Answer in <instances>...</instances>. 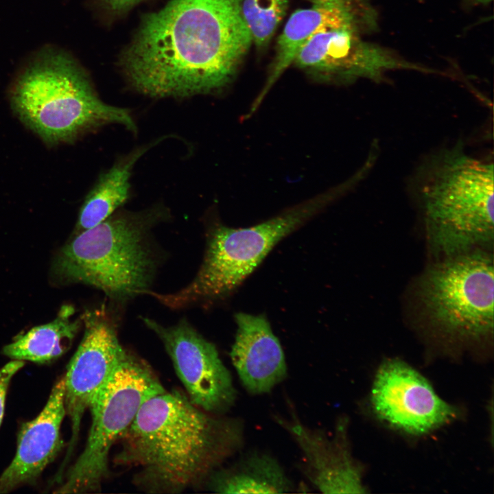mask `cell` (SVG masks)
<instances>
[{
	"label": "cell",
	"instance_id": "cell-1",
	"mask_svg": "<svg viewBox=\"0 0 494 494\" xmlns=\"http://www.w3.org/2000/svg\"><path fill=\"white\" fill-rule=\"evenodd\" d=\"M242 1L172 0L145 16L123 56L128 82L156 97H185L226 86L252 42Z\"/></svg>",
	"mask_w": 494,
	"mask_h": 494
},
{
	"label": "cell",
	"instance_id": "cell-2",
	"mask_svg": "<svg viewBox=\"0 0 494 494\" xmlns=\"http://www.w3.org/2000/svg\"><path fill=\"white\" fill-rule=\"evenodd\" d=\"M235 418L198 408L183 392L167 390L145 401L117 442L116 466L134 470L133 484L149 493L198 489L242 447Z\"/></svg>",
	"mask_w": 494,
	"mask_h": 494
},
{
	"label": "cell",
	"instance_id": "cell-3",
	"mask_svg": "<svg viewBox=\"0 0 494 494\" xmlns=\"http://www.w3.org/2000/svg\"><path fill=\"white\" fill-rule=\"evenodd\" d=\"M169 215L159 204L113 213L63 247L56 263L58 274L67 281L91 285L119 303L144 294L159 263L152 230Z\"/></svg>",
	"mask_w": 494,
	"mask_h": 494
},
{
	"label": "cell",
	"instance_id": "cell-4",
	"mask_svg": "<svg viewBox=\"0 0 494 494\" xmlns=\"http://www.w3.org/2000/svg\"><path fill=\"white\" fill-rule=\"evenodd\" d=\"M414 192L428 235L446 256L493 240V163L459 143L432 155L416 175Z\"/></svg>",
	"mask_w": 494,
	"mask_h": 494
},
{
	"label": "cell",
	"instance_id": "cell-5",
	"mask_svg": "<svg viewBox=\"0 0 494 494\" xmlns=\"http://www.w3.org/2000/svg\"><path fill=\"white\" fill-rule=\"evenodd\" d=\"M11 99L21 120L50 143L112 124L137 132L130 111L102 102L86 73L60 49L34 56L14 82Z\"/></svg>",
	"mask_w": 494,
	"mask_h": 494
},
{
	"label": "cell",
	"instance_id": "cell-6",
	"mask_svg": "<svg viewBox=\"0 0 494 494\" xmlns=\"http://www.w3.org/2000/svg\"><path fill=\"white\" fill-rule=\"evenodd\" d=\"M346 189V183L342 184L251 227L214 226L207 235L203 261L191 282L175 292L148 291L147 294L175 309L225 298L254 271L277 244Z\"/></svg>",
	"mask_w": 494,
	"mask_h": 494
},
{
	"label": "cell",
	"instance_id": "cell-7",
	"mask_svg": "<svg viewBox=\"0 0 494 494\" xmlns=\"http://www.w3.org/2000/svg\"><path fill=\"white\" fill-rule=\"evenodd\" d=\"M143 360L128 351L92 400L91 423L84 450L56 493L99 491L109 475L113 445L134 419L142 404L165 391Z\"/></svg>",
	"mask_w": 494,
	"mask_h": 494
},
{
	"label": "cell",
	"instance_id": "cell-8",
	"mask_svg": "<svg viewBox=\"0 0 494 494\" xmlns=\"http://www.w3.org/2000/svg\"><path fill=\"white\" fill-rule=\"evenodd\" d=\"M493 288L492 259L469 250L433 266L421 296L430 318L445 333L479 339L493 333Z\"/></svg>",
	"mask_w": 494,
	"mask_h": 494
},
{
	"label": "cell",
	"instance_id": "cell-9",
	"mask_svg": "<svg viewBox=\"0 0 494 494\" xmlns=\"http://www.w3.org/2000/svg\"><path fill=\"white\" fill-rule=\"evenodd\" d=\"M376 27L374 19L318 32L302 47L293 62L315 76L346 82L359 78L379 81L386 73L397 69L430 72L362 38Z\"/></svg>",
	"mask_w": 494,
	"mask_h": 494
},
{
	"label": "cell",
	"instance_id": "cell-10",
	"mask_svg": "<svg viewBox=\"0 0 494 494\" xmlns=\"http://www.w3.org/2000/svg\"><path fill=\"white\" fill-rule=\"evenodd\" d=\"M142 320L163 343L193 404L215 414H223L234 405L237 391L231 375L212 342L185 318L170 327L149 318Z\"/></svg>",
	"mask_w": 494,
	"mask_h": 494
},
{
	"label": "cell",
	"instance_id": "cell-11",
	"mask_svg": "<svg viewBox=\"0 0 494 494\" xmlns=\"http://www.w3.org/2000/svg\"><path fill=\"white\" fill-rule=\"evenodd\" d=\"M84 333L64 375L66 414L71 437L64 464L77 443L82 419L99 390L128 351L121 344L117 325L105 305L82 315Z\"/></svg>",
	"mask_w": 494,
	"mask_h": 494
},
{
	"label": "cell",
	"instance_id": "cell-12",
	"mask_svg": "<svg viewBox=\"0 0 494 494\" xmlns=\"http://www.w3.org/2000/svg\"><path fill=\"white\" fill-rule=\"evenodd\" d=\"M375 413L408 434H426L456 416V409L441 399L416 370L398 360L383 363L371 392Z\"/></svg>",
	"mask_w": 494,
	"mask_h": 494
},
{
	"label": "cell",
	"instance_id": "cell-13",
	"mask_svg": "<svg viewBox=\"0 0 494 494\" xmlns=\"http://www.w3.org/2000/svg\"><path fill=\"white\" fill-rule=\"evenodd\" d=\"M291 434L303 455L302 469L309 481L324 493H364L360 472L351 456L346 427L340 421L333 435L310 428L296 418H277Z\"/></svg>",
	"mask_w": 494,
	"mask_h": 494
},
{
	"label": "cell",
	"instance_id": "cell-14",
	"mask_svg": "<svg viewBox=\"0 0 494 494\" xmlns=\"http://www.w3.org/2000/svg\"><path fill=\"white\" fill-rule=\"evenodd\" d=\"M65 414L62 377L54 386L39 414L21 425L14 457L0 475V493L32 483L55 459L64 445L60 427Z\"/></svg>",
	"mask_w": 494,
	"mask_h": 494
},
{
	"label": "cell",
	"instance_id": "cell-15",
	"mask_svg": "<svg viewBox=\"0 0 494 494\" xmlns=\"http://www.w3.org/2000/svg\"><path fill=\"white\" fill-rule=\"evenodd\" d=\"M237 331L230 357L246 390L269 392L287 374L283 351L263 315L237 313Z\"/></svg>",
	"mask_w": 494,
	"mask_h": 494
},
{
	"label": "cell",
	"instance_id": "cell-16",
	"mask_svg": "<svg viewBox=\"0 0 494 494\" xmlns=\"http://www.w3.org/2000/svg\"><path fill=\"white\" fill-rule=\"evenodd\" d=\"M377 16L375 10L368 0H343L335 5L313 6L294 12L278 39L276 56L268 78L252 110H255L258 107L273 84L294 62L298 52L314 34L360 21L377 19Z\"/></svg>",
	"mask_w": 494,
	"mask_h": 494
},
{
	"label": "cell",
	"instance_id": "cell-17",
	"mask_svg": "<svg viewBox=\"0 0 494 494\" xmlns=\"http://www.w3.org/2000/svg\"><path fill=\"white\" fill-rule=\"evenodd\" d=\"M206 486L219 493H280L293 489L279 462L257 451L242 455L226 468H218Z\"/></svg>",
	"mask_w": 494,
	"mask_h": 494
},
{
	"label": "cell",
	"instance_id": "cell-18",
	"mask_svg": "<svg viewBox=\"0 0 494 494\" xmlns=\"http://www.w3.org/2000/svg\"><path fill=\"white\" fill-rule=\"evenodd\" d=\"M156 143L133 150L100 175L81 207L76 234L99 224L125 204L130 197V178L135 163Z\"/></svg>",
	"mask_w": 494,
	"mask_h": 494
},
{
	"label": "cell",
	"instance_id": "cell-19",
	"mask_svg": "<svg viewBox=\"0 0 494 494\" xmlns=\"http://www.w3.org/2000/svg\"><path fill=\"white\" fill-rule=\"evenodd\" d=\"M73 313L71 306H63L55 320L18 336L3 347V353L12 360L38 364L54 360L69 349L80 329V320L71 318Z\"/></svg>",
	"mask_w": 494,
	"mask_h": 494
},
{
	"label": "cell",
	"instance_id": "cell-20",
	"mask_svg": "<svg viewBox=\"0 0 494 494\" xmlns=\"http://www.w3.org/2000/svg\"><path fill=\"white\" fill-rule=\"evenodd\" d=\"M289 0H242V14L252 41L265 47L284 18Z\"/></svg>",
	"mask_w": 494,
	"mask_h": 494
},
{
	"label": "cell",
	"instance_id": "cell-21",
	"mask_svg": "<svg viewBox=\"0 0 494 494\" xmlns=\"http://www.w3.org/2000/svg\"><path fill=\"white\" fill-rule=\"evenodd\" d=\"M24 364L23 360H12L0 368V426L3 418L6 395L10 383Z\"/></svg>",
	"mask_w": 494,
	"mask_h": 494
},
{
	"label": "cell",
	"instance_id": "cell-22",
	"mask_svg": "<svg viewBox=\"0 0 494 494\" xmlns=\"http://www.w3.org/2000/svg\"><path fill=\"white\" fill-rule=\"evenodd\" d=\"M111 9L122 11L137 3L140 0H103Z\"/></svg>",
	"mask_w": 494,
	"mask_h": 494
},
{
	"label": "cell",
	"instance_id": "cell-23",
	"mask_svg": "<svg viewBox=\"0 0 494 494\" xmlns=\"http://www.w3.org/2000/svg\"><path fill=\"white\" fill-rule=\"evenodd\" d=\"M313 6L329 7L340 3L343 0H309Z\"/></svg>",
	"mask_w": 494,
	"mask_h": 494
},
{
	"label": "cell",
	"instance_id": "cell-24",
	"mask_svg": "<svg viewBox=\"0 0 494 494\" xmlns=\"http://www.w3.org/2000/svg\"><path fill=\"white\" fill-rule=\"evenodd\" d=\"M472 2L476 3H482V4H486L490 3L492 0H470Z\"/></svg>",
	"mask_w": 494,
	"mask_h": 494
}]
</instances>
